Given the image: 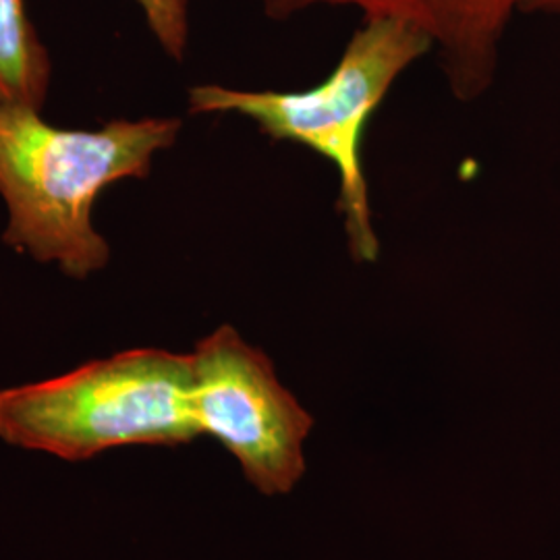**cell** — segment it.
Returning a JSON list of instances; mask_svg holds the SVG:
<instances>
[{"mask_svg": "<svg viewBox=\"0 0 560 560\" xmlns=\"http://www.w3.org/2000/svg\"><path fill=\"white\" fill-rule=\"evenodd\" d=\"M140 7L148 30L171 59L183 60L189 44L187 0H133Z\"/></svg>", "mask_w": 560, "mask_h": 560, "instance_id": "obj_7", "label": "cell"}, {"mask_svg": "<svg viewBox=\"0 0 560 560\" xmlns=\"http://www.w3.org/2000/svg\"><path fill=\"white\" fill-rule=\"evenodd\" d=\"M50 78V57L25 0H0V102L42 108Z\"/></svg>", "mask_w": 560, "mask_h": 560, "instance_id": "obj_6", "label": "cell"}, {"mask_svg": "<svg viewBox=\"0 0 560 560\" xmlns=\"http://www.w3.org/2000/svg\"><path fill=\"white\" fill-rule=\"evenodd\" d=\"M180 129L177 117L67 129L44 119L42 108L0 102L2 241L32 260L57 266L65 277L98 275L110 261V245L94 224L102 191L148 177Z\"/></svg>", "mask_w": 560, "mask_h": 560, "instance_id": "obj_1", "label": "cell"}, {"mask_svg": "<svg viewBox=\"0 0 560 560\" xmlns=\"http://www.w3.org/2000/svg\"><path fill=\"white\" fill-rule=\"evenodd\" d=\"M191 353L127 349L55 378L0 390V441L59 459L198 439Z\"/></svg>", "mask_w": 560, "mask_h": 560, "instance_id": "obj_3", "label": "cell"}, {"mask_svg": "<svg viewBox=\"0 0 560 560\" xmlns=\"http://www.w3.org/2000/svg\"><path fill=\"white\" fill-rule=\"evenodd\" d=\"M432 50V42L402 21L363 18L335 69L314 88L279 92L203 83L187 92V106L191 115H240L256 122L268 140L298 143L330 162L339 177L337 208L351 258L376 261L381 240L361 141L390 88Z\"/></svg>", "mask_w": 560, "mask_h": 560, "instance_id": "obj_2", "label": "cell"}, {"mask_svg": "<svg viewBox=\"0 0 560 560\" xmlns=\"http://www.w3.org/2000/svg\"><path fill=\"white\" fill-rule=\"evenodd\" d=\"M520 13H560V0H520Z\"/></svg>", "mask_w": 560, "mask_h": 560, "instance_id": "obj_8", "label": "cell"}, {"mask_svg": "<svg viewBox=\"0 0 560 560\" xmlns=\"http://www.w3.org/2000/svg\"><path fill=\"white\" fill-rule=\"evenodd\" d=\"M314 7H353L363 18L402 21L432 42L448 90L463 102L483 96L499 71L501 44L520 0H264L270 20Z\"/></svg>", "mask_w": 560, "mask_h": 560, "instance_id": "obj_5", "label": "cell"}, {"mask_svg": "<svg viewBox=\"0 0 560 560\" xmlns=\"http://www.w3.org/2000/svg\"><path fill=\"white\" fill-rule=\"evenodd\" d=\"M191 363L198 434L221 442L261 494H289L305 474L303 444L314 420L270 358L224 324L196 345Z\"/></svg>", "mask_w": 560, "mask_h": 560, "instance_id": "obj_4", "label": "cell"}]
</instances>
